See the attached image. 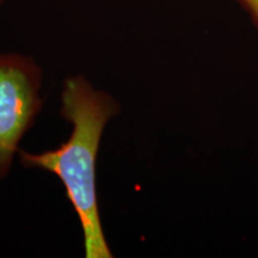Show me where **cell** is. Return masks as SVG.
I'll list each match as a JSON object with an SVG mask.
<instances>
[{
  "label": "cell",
  "instance_id": "6da1fadb",
  "mask_svg": "<svg viewBox=\"0 0 258 258\" xmlns=\"http://www.w3.org/2000/svg\"><path fill=\"white\" fill-rule=\"evenodd\" d=\"M121 111L109 93L93 89L83 76L63 82L61 116L72 124V133L56 150L42 153L18 151L21 164L57 176L82 225L84 256L112 258L99 214L96 188V160L106 123Z\"/></svg>",
  "mask_w": 258,
  "mask_h": 258
},
{
  "label": "cell",
  "instance_id": "277c9868",
  "mask_svg": "<svg viewBox=\"0 0 258 258\" xmlns=\"http://www.w3.org/2000/svg\"><path fill=\"white\" fill-rule=\"evenodd\" d=\"M4 2H5V0H0V5H2Z\"/></svg>",
  "mask_w": 258,
  "mask_h": 258
},
{
  "label": "cell",
  "instance_id": "7a4b0ae2",
  "mask_svg": "<svg viewBox=\"0 0 258 258\" xmlns=\"http://www.w3.org/2000/svg\"><path fill=\"white\" fill-rule=\"evenodd\" d=\"M42 74L30 56L0 54V179L8 177L19 143L42 110Z\"/></svg>",
  "mask_w": 258,
  "mask_h": 258
},
{
  "label": "cell",
  "instance_id": "3957f363",
  "mask_svg": "<svg viewBox=\"0 0 258 258\" xmlns=\"http://www.w3.org/2000/svg\"><path fill=\"white\" fill-rule=\"evenodd\" d=\"M239 2L250 12L258 27V0H239Z\"/></svg>",
  "mask_w": 258,
  "mask_h": 258
}]
</instances>
